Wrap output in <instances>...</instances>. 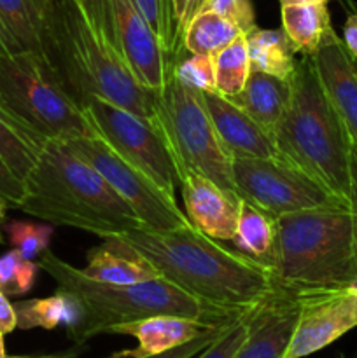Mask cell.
<instances>
[{"label": "cell", "mask_w": 357, "mask_h": 358, "mask_svg": "<svg viewBox=\"0 0 357 358\" xmlns=\"http://www.w3.org/2000/svg\"><path fill=\"white\" fill-rule=\"evenodd\" d=\"M41 269L37 261L24 259L18 250L0 255V292L9 296H23L30 292Z\"/></svg>", "instance_id": "30"}, {"label": "cell", "mask_w": 357, "mask_h": 358, "mask_svg": "<svg viewBox=\"0 0 357 358\" xmlns=\"http://www.w3.org/2000/svg\"><path fill=\"white\" fill-rule=\"evenodd\" d=\"M230 324H231V322H227V324L216 325V327L209 329V331H206L205 334L200 336V338L192 339V341L186 343V345L178 346V348L170 350V352H167V353H161V355L146 357V358H192V357H196L198 353H202L203 350H205L206 346L210 345V343L216 341V339L219 338L220 332H223L224 329H226Z\"/></svg>", "instance_id": "37"}, {"label": "cell", "mask_w": 357, "mask_h": 358, "mask_svg": "<svg viewBox=\"0 0 357 358\" xmlns=\"http://www.w3.org/2000/svg\"><path fill=\"white\" fill-rule=\"evenodd\" d=\"M20 51H23V49H21V45L18 44L16 38L13 37V34L7 30V27L4 24V21L0 20V58L14 55V52H20Z\"/></svg>", "instance_id": "41"}, {"label": "cell", "mask_w": 357, "mask_h": 358, "mask_svg": "<svg viewBox=\"0 0 357 358\" xmlns=\"http://www.w3.org/2000/svg\"><path fill=\"white\" fill-rule=\"evenodd\" d=\"M300 2H324V3H328L329 0H280V3H282V6H286V3H300Z\"/></svg>", "instance_id": "43"}, {"label": "cell", "mask_w": 357, "mask_h": 358, "mask_svg": "<svg viewBox=\"0 0 357 358\" xmlns=\"http://www.w3.org/2000/svg\"><path fill=\"white\" fill-rule=\"evenodd\" d=\"M38 266L56 282L58 289L69 290L79 297L84 306V324L72 341L83 345L98 334H108L112 327L156 315H175L205 324H226L241 315L227 313L216 306L189 296L181 287L163 276L140 283H105L84 275L83 269L69 264L52 254L44 252Z\"/></svg>", "instance_id": "5"}, {"label": "cell", "mask_w": 357, "mask_h": 358, "mask_svg": "<svg viewBox=\"0 0 357 358\" xmlns=\"http://www.w3.org/2000/svg\"><path fill=\"white\" fill-rule=\"evenodd\" d=\"M9 243L14 250L20 252L24 259L38 261L44 252L49 250L55 226L52 224L24 222V220H10L4 224Z\"/></svg>", "instance_id": "29"}, {"label": "cell", "mask_w": 357, "mask_h": 358, "mask_svg": "<svg viewBox=\"0 0 357 358\" xmlns=\"http://www.w3.org/2000/svg\"><path fill=\"white\" fill-rule=\"evenodd\" d=\"M202 10H210L237 24L244 34L254 30L255 13L252 0H206Z\"/></svg>", "instance_id": "34"}, {"label": "cell", "mask_w": 357, "mask_h": 358, "mask_svg": "<svg viewBox=\"0 0 357 358\" xmlns=\"http://www.w3.org/2000/svg\"><path fill=\"white\" fill-rule=\"evenodd\" d=\"M181 51L172 56V72L175 73V77L186 86L198 91H217L214 56L191 55V52L189 56H182Z\"/></svg>", "instance_id": "31"}, {"label": "cell", "mask_w": 357, "mask_h": 358, "mask_svg": "<svg viewBox=\"0 0 357 358\" xmlns=\"http://www.w3.org/2000/svg\"><path fill=\"white\" fill-rule=\"evenodd\" d=\"M354 63H356V69H357V59H354Z\"/></svg>", "instance_id": "47"}, {"label": "cell", "mask_w": 357, "mask_h": 358, "mask_svg": "<svg viewBox=\"0 0 357 358\" xmlns=\"http://www.w3.org/2000/svg\"><path fill=\"white\" fill-rule=\"evenodd\" d=\"M233 245L237 250L270 266L275 245V219L258 206L241 199Z\"/></svg>", "instance_id": "26"}, {"label": "cell", "mask_w": 357, "mask_h": 358, "mask_svg": "<svg viewBox=\"0 0 357 358\" xmlns=\"http://www.w3.org/2000/svg\"><path fill=\"white\" fill-rule=\"evenodd\" d=\"M14 311H16L18 329L21 331H30V329L52 331L56 327H65L72 339L83 327L86 317L79 297L63 289L56 290L55 296L14 303Z\"/></svg>", "instance_id": "20"}, {"label": "cell", "mask_w": 357, "mask_h": 358, "mask_svg": "<svg viewBox=\"0 0 357 358\" xmlns=\"http://www.w3.org/2000/svg\"><path fill=\"white\" fill-rule=\"evenodd\" d=\"M206 0H170L172 9V23H174V34H175V49L178 52L182 45V35H184L186 28L189 27L196 14L202 13L203 6Z\"/></svg>", "instance_id": "35"}, {"label": "cell", "mask_w": 357, "mask_h": 358, "mask_svg": "<svg viewBox=\"0 0 357 358\" xmlns=\"http://www.w3.org/2000/svg\"><path fill=\"white\" fill-rule=\"evenodd\" d=\"M46 58L79 103L100 96L150 124L156 121L158 91L140 84L130 69L108 0H55Z\"/></svg>", "instance_id": "1"}, {"label": "cell", "mask_w": 357, "mask_h": 358, "mask_svg": "<svg viewBox=\"0 0 357 358\" xmlns=\"http://www.w3.org/2000/svg\"><path fill=\"white\" fill-rule=\"evenodd\" d=\"M6 208L7 206L4 203H0V243L4 241V234H2V227L6 224Z\"/></svg>", "instance_id": "42"}, {"label": "cell", "mask_w": 357, "mask_h": 358, "mask_svg": "<svg viewBox=\"0 0 357 358\" xmlns=\"http://www.w3.org/2000/svg\"><path fill=\"white\" fill-rule=\"evenodd\" d=\"M273 136L279 154L349 203L352 143L326 93L314 56H301L296 62L289 105Z\"/></svg>", "instance_id": "6"}, {"label": "cell", "mask_w": 357, "mask_h": 358, "mask_svg": "<svg viewBox=\"0 0 357 358\" xmlns=\"http://www.w3.org/2000/svg\"><path fill=\"white\" fill-rule=\"evenodd\" d=\"M178 187L186 206V217L195 229L214 240H233L241 198L230 194L216 182L196 171H186Z\"/></svg>", "instance_id": "15"}, {"label": "cell", "mask_w": 357, "mask_h": 358, "mask_svg": "<svg viewBox=\"0 0 357 358\" xmlns=\"http://www.w3.org/2000/svg\"><path fill=\"white\" fill-rule=\"evenodd\" d=\"M245 35L234 23L210 10H202L182 35L181 49L191 55H216L223 48Z\"/></svg>", "instance_id": "27"}, {"label": "cell", "mask_w": 357, "mask_h": 358, "mask_svg": "<svg viewBox=\"0 0 357 358\" xmlns=\"http://www.w3.org/2000/svg\"><path fill=\"white\" fill-rule=\"evenodd\" d=\"M214 70H216V90L220 94L233 98L244 90L252 70L245 35H240L214 55Z\"/></svg>", "instance_id": "28"}, {"label": "cell", "mask_w": 357, "mask_h": 358, "mask_svg": "<svg viewBox=\"0 0 357 358\" xmlns=\"http://www.w3.org/2000/svg\"><path fill=\"white\" fill-rule=\"evenodd\" d=\"M18 208L52 226H69L100 238L142 227L136 213L107 180L62 140H48Z\"/></svg>", "instance_id": "3"}, {"label": "cell", "mask_w": 357, "mask_h": 358, "mask_svg": "<svg viewBox=\"0 0 357 358\" xmlns=\"http://www.w3.org/2000/svg\"><path fill=\"white\" fill-rule=\"evenodd\" d=\"M108 10L119 48L139 83L149 90H163L172 56L149 27L135 0H108Z\"/></svg>", "instance_id": "13"}, {"label": "cell", "mask_w": 357, "mask_h": 358, "mask_svg": "<svg viewBox=\"0 0 357 358\" xmlns=\"http://www.w3.org/2000/svg\"><path fill=\"white\" fill-rule=\"evenodd\" d=\"M66 143L128 203L142 222L144 229L167 233L192 227L186 213L178 208L177 199L158 187L144 171L122 159L100 136H80Z\"/></svg>", "instance_id": "11"}, {"label": "cell", "mask_w": 357, "mask_h": 358, "mask_svg": "<svg viewBox=\"0 0 357 358\" xmlns=\"http://www.w3.org/2000/svg\"><path fill=\"white\" fill-rule=\"evenodd\" d=\"M356 358H357V355H356Z\"/></svg>", "instance_id": "49"}, {"label": "cell", "mask_w": 357, "mask_h": 358, "mask_svg": "<svg viewBox=\"0 0 357 358\" xmlns=\"http://www.w3.org/2000/svg\"><path fill=\"white\" fill-rule=\"evenodd\" d=\"M312 56L326 93L335 105L349 133L350 143L357 152V69L354 58L335 28H329L324 41Z\"/></svg>", "instance_id": "17"}, {"label": "cell", "mask_w": 357, "mask_h": 358, "mask_svg": "<svg viewBox=\"0 0 357 358\" xmlns=\"http://www.w3.org/2000/svg\"><path fill=\"white\" fill-rule=\"evenodd\" d=\"M23 180L9 168V164L0 156V203L7 208H18L23 199Z\"/></svg>", "instance_id": "36"}, {"label": "cell", "mask_w": 357, "mask_h": 358, "mask_svg": "<svg viewBox=\"0 0 357 358\" xmlns=\"http://www.w3.org/2000/svg\"><path fill=\"white\" fill-rule=\"evenodd\" d=\"M251 69L258 72L290 79L296 69V52L284 30H262L255 27L245 34Z\"/></svg>", "instance_id": "25"}, {"label": "cell", "mask_w": 357, "mask_h": 358, "mask_svg": "<svg viewBox=\"0 0 357 358\" xmlns=\"http://www.w3.org/2000/svg\"><path fill=\"white\" fill-rule=\"evenodd\" d=\"M350 285H352L354 289L357 290V273H356V276H354V280H352V282H350Z\"/></svg>", "instance_id": "45"}, {"label": "cell", "mask_w": 357, "mask_h": 358, "mask_svg": "<svg viewBox=\"0 0 357 358\" xmlns=\"http://www.w3.org/2000/svg\"><path fill=\"white\" fill-rule=\"evenodd\" d=\"M0 358H7L6 345H4V334H0Z\"/></svg>", "instance_id": "44"}, {"label": "cell", "mask_w": 357, "mask_h": 358, "mask_svg": "<svg viewBox=\"0 0 357 358\" xmlns=\"http://www.w3.org/2000/svg\"><path fill=\"white\" fill-rule=\"evenodd\" d=\"M343 45L354 59H357V13H350L343 24Z\"/></svg>", "instance_id": "40"}, {"label": "cell", "mask_w": 357, "mask_h": 358, "mask_svg": "<svg viewBox=\"0 0 357 358\" xmlns=\"http://www.w3.org/2000/svg\"><path fill=\"white\" fill-rule=\"evenodd\" d=\"M294 294L275 289L247 315L248 334L234 358H284L298 324Z\"/></svg>", "instance_id": "14"}, {"label": "cell", "mask_w": 357, "mask_h": 358, "mask_svg": "<svg viewBox=\"0 0 357 358\" xmlns=\"http://www.w3.org/2000/svg\"><path fill=\"white\" fill-rule=\"evenodd\" d=\"M231 100L262 128L273 133L289 105L290 79L251 70L244 90Z\"/></svg>", "instance_id": "21"}, {"label": "cell", "mask_w": 357, "mask_h": 358, "mask_svg": "<svg viewBox=\"0 0 357 358\" xmlns=\"http://www.w3.org/2000/svg\"><path fill=\"white\" fill-rule=\"evenodd\" d=\"M216 325L220 324H205V322L175 317V315H156V317L142 318V320L130 322V324L115 325L108 334H126L139 341L136 348L115 353V358H146L178 348V346L200 338Z\"/></svg>", "instance_id": "18"}, {"label": "cell", "mask_w": 357, "mask_h": 358, "mask_svg": "<svg viewBox=\"0 0 357 358\" xmlns=\"http://www.w3.org/2000/svg\"><path fill=\"white\" fill-rule=\"evenodd\" d=\"M203 101L217 136L231 159L234 157H272L279 154L275 136L255 122L244 108L219 91H202Z\"/></svg>", "instance_id": "16"}, {"label": "cell", "mask_w": 357, "mask_h": 358, "mask_svg": "<svg viewBox=\"0 0 357 358\" xmlns=\"http://www.w3.org/2000/svg\"><path fill=\"white\" fill-rule=\"evenodd\" d=\"M349 208L352 217V233H354V247L357 255V152L352 147V156H350V192H349Z\"/></svg>", "instance_id": "38"}, {"label": "cell", "mask_w": 357, "mask_h": 358, "mask_svg": "<svg viewBox=\"0 0 357 358\" xmlns=\"http://www.w3.org/2000/svg\"><path fill=\"white\" fill-rule=\"evenodd\" d=\"M10 358H28V357H10ZM46 358H55V357H46Z\"/></svg>", "instance_id": "46"}, {"label": "cell", "mask_w": 357, "mask_h": 358, "mask_svg": "<svg viewBox=\"0 0 357 358\" xmlns=\"http://www.w3.org/2000/svg\"><path fill=\"white\" fill-rule=\"evenodd\" d=\"M80 107L94 135L105 140L122 159L144 171L168 196L175 198L177 168L156 126L100 96H88Z\"/></svg>", "instance_id": "10"}, {"label": "cell", "mask_w": 357, "mask_h": 358, "mask_svg": "<svg viewBox=\"0 0 357 358\" xmlns=\"http://www.w3.org/2000/svg\"><path fill=\"white\" fill-rule=\"evenodd\" d=\"M275 289L289 294L350 285L357 273L349 203H331L275 219Z\"/></svg>", "instance_id": "4"}, {"label": "cell", "mask_w": 357, "mask_h": 358, "mask_svg": "<svg viewBox=\"0 0 357 358\" xmlns=\"http://www.w3.org/2000/svg\"><path fill=\"white\" fill-rule=\"evenodd\" d=\"M167 2H168V6H170V0H167ZM170 13H172V9H170Z\"/></svg>", "instance_id": "48"}, {"label": "cell", "mask_w": 357, "mask_h": 358, "mask_svg": "<svg viewBox=\"0 0 357 358\" xmlns=\"http://www.w3.org/2000/svg\"><path fill=\"white\" fill-rule=\"evenodd\" d=\"M154 126L161 131L174 157L178 184L186 171H196L230 194L238 196L233 180V159L217 136L202 91L181 83L172 72V62L167 83L158 91Z\"/></svg>", "instance_id": "7"}, {"label": "cell", "mask_w": 357, "mask_h": 358, "mask_svg": "<svg viewBox=\"0 0 357 358\" xmlns=\"http://www.w3.org/2000/svg\"><path fill=\"white\" fill-rule=\"evenodd\" d=\"M332 28L328 3L300 2L282 6V30L296 55L312 56Z\"/></svg>", "instance_id": "24"}, {"label": "cell", "mask_w": 357, "mask_h": 358, "mask_svg": "<svg viewBox=\"0 0 357 358\" xmlns=\"http://www.w3.org/2000/svg\"><path fill=\"white\" fill-rule=\"evenodd\" d=\"M300 315L284 358H303L324 350L357 327V290L352 285L296 294Z\"/></svg>", "instance_id": "12"}, {"label": "cell", "mask_w": 357, "mask_h": 358, "mask_svg": "<svg viewBox=\"0 0 357 358\" xmlns=\"http://www.w3.org/2000/svg\"><path fill=\"white\" fill-rule=\"evenodd\" d=\"M233 180L241 199L273 219L331 203H346L282 154L272 157H234Z\"/></svg>", "instance_id": "9"}, {"label": "cell", "mask_w": 357, "mask_h": 358, "mask_svg": "<svg viewBox=\"0 0 357 358\" xmlns=\"http://www.w3.org/2000/svg\"><path fill=\"white\" fill-rule=\"evenodd\" d=\"M14 329H18L14 304L7 299L6 294L0 292V334H10Z\"/></svg>", "instance_id": "39"}, {"label": "cell", "mask_w": 357, "mask_h": 358, "mask_svg": "<svg viewBox=\"0 0 357 358\" xmlns=\"http://www.w3.org/2000/svg\"><path fill=\"white\" fill-rule=\"evenodd\" d=\"M48 138L28 124L0 93V156L24 180Z\"/></svg>", "instance_id": "22"}, {"label": "cell", "mask_w": 357, "mask_h": 358, "mask_svg": "<svg viewBox=\"0 0 357 358\" xmlns=\"http://www.w3.org/2000/svg\"><path fill=\"white\" fill-rule=\"evenodd\" d=\"M121 238L164 280L227 313H247L275 290L268 264L224 247L195 227L167 233L140 227Z\"/></svg>", "instance_id": "2"}, {"label": "cell", "mask_w": 357, "mask_h": 358, "mask_svg": "<svg viewBox=\"0 0 357 358\" xmlns=\"http://www.w3.org/2000/svg\"><path fill=\"white\" fill-rule=\"evenodd\" d=\"M251 311V310H248ZM247 313L238 317L237 320L231 322L226 329L219 334V338L214 343H210L202 353H198L196 358H234L238 350L241 348L244 341L248 334V322Z\"/></svg>", "instance_id": "33"}, {"label": "cell", "mask_w": 357, "mask_h": 358, "mask_svg": "<svg viewBox=\"0 0 357 358\" xmlns=\"http://www.w3.org/2000/svg\"><path fill=\"white\" fill-rule=\"evenodd\" d=\"M0 93L48 140L94 135L79 101L41 52L20 51L0 58Z\"/></svg>", "instance_id": "8"}, {"label": "cell", "mask_w": 357, "mask_h": 358, "mask_svg": "<svg viewBox=\"0 0 357 358\" xmlns=\"http://www.w3.org/2000/svg\"><path fill=\"white\" fill-rule=\"evenodd\" d=\"M139 6L140 13L144 14L146 21L156 37L160 38L163 48L170 56L175 55V34H174V23H172V13L170 6L167 0H135Z\"/></svg>", "instance_id": "32"}, {"label": "cell", "mask_w": 357, "mask_h": 358, "mask_svg": "<svg viewBox=\"0 0 357 358\" xmlns=\"http://www.w3.org/2000/svg\"><path fill=\"white\" fill-rule=\"evenodd\" d=\"M55 0H0V20L23 51L46 56Z\"/></svg>", "instance_id": "23"}, {"label": "cell", "mask_w": 357, "mask_h": 358, "mask_svg": "<svg viewBox=\"0 0 357 358\" xmlns=\"http://www.w3.org/2000/svg\"><path fill=\"white\" fill-rule=\"evenodd\" d=\"M83 273L98 282L119 285L160 278L156 268L121 236L104 238V243L91 248Z\"/></svg>", "instance_id": "19"}]
</instances>
